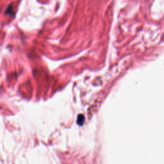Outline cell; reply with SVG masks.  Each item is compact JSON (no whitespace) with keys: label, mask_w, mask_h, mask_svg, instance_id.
I'll list each match as a JSON object with an SVG mask.
<instances>
[{"label":"cell","mask_w":164,"mask_h":164,"mask_svg":"<svg viewBox=\"0 0 164 164\" xmlns=\"http://www.w3.org/2000/svg\"><path fill=\"white\" fill-rule=\"evenodd\" d=\"M12 10H13V8L12 7V5L10 6L9 7L7 8V11H6V14H12Z\"/></svg>","instance_id":"1"}]
</instances>
